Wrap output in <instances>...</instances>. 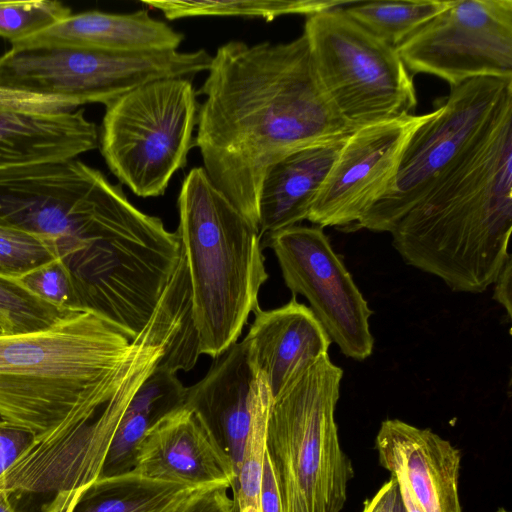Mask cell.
<instances>
[{"label":"cell","mask_w":512,"mask_h":512,"mask_svg":"<svg viewBox=\"0 0 512 512\" xmlns=\"http://www.w3.org/2000/svg\"><path fill=\"white\" fill-rule=\"evenodd\" d=\"M207 71L195 137L202 168L258 228L259 193L271 165L356 128L321 88L303 33L285 43L229 41Z\"/></svg>","instance_id":"cell-1"},{"label":"cell","mask_w":512,"mask_h":512,"mask_svg":"<svg viewBox=\"0 0 512 512\" xmlns=\"http://www.w3.org/2000/svg\"><path fill=\"white\" fill-rule=\"evenodd\" d=\"M0 217L42 240L68 267L85 302L140 292L169 251L162 220L77 158L0 170Z\"/></svg>","instance_id":"cell-2"},{"label":"cell","mask_w":512,"mask_h":512,"mask_svg":"<svg viewBox=\"0 0 512 512\" xmlns=\"http://www.w3.org/2000/svg\"><path fill=\"white\" fill-rule=\"evenodd\" d=\"M512 112L391 230L402 259L452 291L482 293L511 259Z\"/></svg>","instance_id":"cell-3"},{"label":"cell","mask_w":512,"mask_h":512,"mask_svg":"<svg viewBox=\"0 0 512 512\" xmlns=\"http://www.w3.org/2000/svg\"><path fill=\"white\" fill-rule=\"evenodd\" d=\"M146 347L83 310L42 329L0 333V420L36 438L84 421L114 395Z\"/></svg>","instance_id":"cell-4"},{"label":"cell","mask_w":512,"mask_h":512,"mask_svg":"<svg viewBox=\"0 0 512 512\" xmlns=\"http://www.w3.org/2000/svg\"><path fill=\"white\" fill-rule=\"evenodd\" d=\"M180 237L192 288L201 354L235 344L268 279L259 230L202 167L185 176L178 196Z\"/></svg>","instance_id":"cell-5"},{"label":"cell","mask_w":512,"mask_h":512,"mask_svg":"<svg viewBox=\"0 0 512 512\" xmlns=\"http://www.w3.org/2000/svg\"><path fill=\"white\" fill-rule=\"evenodd\" d=\"M343 370L328 354L302 366L273 398L266 453L282 512H340L353 467L335 421Z\"/></svg>","instance_id":"cell-6"},{"label":"cell","mask_w":512,"mask_h":512,"mask_svg":"<svg viewBox=\"0 0 512 512\" xmlns=\"http://www.w3.org/2000/svg\"><path fill=\"white\" fill-rule=\"evenodd\" d=\"M512 112V78L479 77L451 87L412 134L386 193L351 228L391 232Z\"/></svg>","instance_id":"cell-7"},{"label":"cell","mask_w":512,"mask_h":512,"mask_svg":"<svg viewBox=\"0 0 512 512\" xmlns=\"http://www.w3.org/2000/svg\"><path fill=\"white\" fill-rule=\"evenodd\" d=\"M105 107L99 145L110 171L139 197L163 195L195 146L199 104L190 78L143 84Z\"/></svg>","instance_id":"cell-8"},{"label":"cell","mask_w":512,"mask_h":512,"mask_svg":"<svg viewBox=\"0 0 512 512\" xmlns=\"http://www.w3.org/2000/svg\"><path fill=\"white\" fill-rule=\"evenodd\" d=\"M205 50L117 52L75 46L11 48L0 56V88L69 102L107 106L125 93L165 78L207 71Z\"/></svg>","instance_id":"cell-9"},{"label":"cell","mask_w":512,"mask_h":512,"mask_svg":"<svg viewBox=\"0 0 512 512\" xmlns=\"http://www.w3.org/2000/svg\"><path fill=\"white\" fill-rule=\"evenodd\" d=\"M303 34L320 86L348 124L413 114V77L396 48L353 21L343 6L306 16Z\"/></svg>","instance_id":"cell-10"},{"label":"cell","mask_w":512,"mask_h":512,"mask_svg":"<svg viewBox=\"0 0 512 512\" xmlns=\"http://www.w3.org/2000/svg\"><path fill=\"white\" fill-rule=\"evenodd\" d=\"M396 50L410 73L437 76L450 88L512 78V0H450Z\"/></svg>","instance_id":"cell-11"},{"label":"cell","mask_w":512,"mask_h":512,"mask_svg":"<svg viewBox=\"0 0 512 512\" xmlns=\"http://www.w3.org/2000/svg\"><path fill=\"white\" fill-rule=\"evenodd\" d=\"M286 286L304 296L342 354L362 361L374 348L373 311L320 226L295 225L264 236Z\"/></svg>","instance_id":"cell-12"},{"label":"cell","mask_w":512,"mask_h":512,"mask_svg":"<svg viewBox=\"0 0 512 512\" xmlns=\"http://www.w3.org/2000/svg\"><path fill=\"white\" fill-rule=\"evenodd\" d=\"M161 356L160 347L147 346L136 366L96 414L72 427L36 438L0 476V488L11 495L69 494L100 478L122 416Z\"/></svg>","instance_id":"cell-13"},{"label":"cell","mask_w":512,"mask_h":512,"mask_svg":"<svg viewBox=\"0 0 512 512\" xmlns=\"http://www.w3.org/2000/svg\"><path fill=\"white\" fill-rule=\"evenodd\" d=\"M430 115H406L351 132L307 220L322 228L351 230L389 189L406 144Z\"/></svg>","instance_id":"cell-14"},{"label":"cell","mask_w":512,"mask_h":512,"mask_svg":"<svg viewBox=\"0 0 512 512\" xmlns=\"http://www.w3.org/2000/svg\"><path fill=\"white\" fill-rule=\"evenodd\" d=\"M98 145L83 109L0 88V170L77 158Z\"/></svg>","instance_id":"cell-15"},{"label":"cell","mask_w":512,"mask_h":512,"mask_svg":"<svg viewBox=\"0 0 512 512\" xmlns=\"http://www.w3.org/2000/svg\"><path fill=\"white\" fill-rule=\"evenodd\" d=\"M133 470L192 486L234 487L233 462L207 421L184 404L157 419L138 445Z\"/></svg>","instance_id":"cell-16"},{"label":"cell","mask_w":512,"mask_h":512,"mask_svg":"<svg viewBox=\"0 0 512 512\" xmlns=\"http://www.w3.org/2000/svg\"><path fill=\"white\" fill-rule=\"evenodd\" d=\"M376 448L380 464L423 512H462L461 454L448 440L430 429L388 419L381 423Z\"/></svg>","instance_id":"cell-17"},{"label":"cell","mask_w":512,"mask_h":512,"mask_svg":"<svg viewBox=\"0 0 512 512\" xmlns=\"http://www.w3.org/2000/svg\"><path fill=\"white\" fill-rule=\"evenodd\" d=\"M253 313L244 341L274 398L302 366L328 354L332 342L311 309L294 295L281 307H258Z\"/></svg>","instance_id":"cell-18"},{"label":"cell","mask_w":512,"mask_h":512,"mask_svg":"<svg viewBox=\"0 0 512 512\" xmlns=\"http://www.w3.org/2000/svg\"><path fill=\"white\" fill-rule=\"evenodd\" d=\"M349 135L301 147L271 165L264 176L258 199L261 237L307 220Z\"/></svg>","instance_id":"cell-19"},{"label":"cell","mask_w":512,"mask_h":512,"mask_svg":"<svg viewBox=\"0 0 512 512\" xmlns=\"http://www.w3.org/2000/svg\"><path fill=\"white\" fill-rule=\"evenodd\" d=\"M183 34L150 16L146 9L132 13L86 11L71 14L53 26L11 45L75 46L117 52L178 50Z\"/></svg>","instance_id":"cell-20"},{"label":"cell","mask_w":512,"mask_h":512,"mask_svg":"<svg viewBox=\"0 0 512 512\" xmlns=\"http://www.w3.org/2000/svg\"><path fill=\"white\" fill-rule=\"evenodd\" d=\"M145 476L133 469L100 477L69 494H58L42 512H179L210 488Z\"/></svg>","instance_id":"cell-21"},{"label":"cell","mask_w":512,"mask_h":512,"mask_svg":"<svg viewBox=\"0 0 512 512\" xmlns=\"http://www.w3.org/2000/svg\"><path fill=\"white\" fill-rule=\"evenodd\" d=\"M133 343L160 347L157 366L173 373L191 370L201 355L192 288L184 253L153 312Z\"/></svg>","instance_id":"cell-22"},{"label":"cell","mask_w":512,"mask_h":512,"mask_svg":"<svg viewBox=\"0 0 512 512\" xmlns=\"http://www.w3.org/2000/svg\"><path fill=\"white\" fill-rule=\"evenodd\" d=\"M187 387L173 373L157 365L130 400L109 447L101 477L134 467L139 443L160 417L185 404Z\"/></svg>","instance_id":"cell-23"},{"label":"cell","mask_w":512,"mask_h":512,"mask_svg":"<svg viewBox=\"0 0 512 512\" xmlns=\"http://www.w3.org/2000/svg\"><path fill=\"white\" fill-rule=\"evenodd\" d=\"M352 1L333 0H221V1H142L159 10L168 20L190 17L220 16L262 18L272 21L289 14L310 15L338 8Z\"/></svg>","instance_id":"cell-24"},{"label":"cell","mask_w":512,"mask_h":512,"mask_svg":"<svg viewBox=\"0 0 512 512\" xmlns=\"http://www.w3.org/2000/svg\"><path fill=\"white\" fill-rule=\"evenodd\" d=\"M449 1H352L343 10L366 31L396 48L443 11Z\"/></svg>","instance_id":"cell-25"},{"label":"cell","mask_w":512,"mask_h":512,"mask_svg":"<svg viewBox=\"0 0 512 512\" xmlns=\"http://www.w3.org/2000/svg\"><path fill=\"white\" fill-rule=\"evenodd\" d=\"M68 312L36 297L14 278L0 275L1 333L42 329Z\"/></svg>","instance_id":"cell-26"},{"label":"cell","mask_w":512,"mask_h":512,"mask_svg":"<svg viewBox=\"0 0 512 512\" xmlns=\"http://www.w3.org/2000/svg\"><path fill=\"white\" fill-rule=\"evenodd\" d=\"M72 14L59 1H0V36L11 45L28 38Z\"/></svg>","instance_id":"cell-27"},{"label":"cell","mask_w":512,"mask_h":512,"mask_svg":"<svg viewBox=\"0 0 512 512\" xmlns=\"http://www.w3.org/2000/svg\"><path fill=\"white\" fill-rule=\"evenodd\" d=\"M55 258L42 240L0 217V275L17 277Z\"/></svg>","instance_id":"cell-28"},{"label":"cell","mask_w":512,"mask_h":512,"mask_svg":"<svg viewBox=\"0 0 512 512\" xmlns=\"http://www.w3.org/2000/svg\"><path fill=\"white\" fill-rule=\"evenodd\" d=\"M12 278L62 311L79 310L71 273L60 259H52Z\"/></svg>","instance_id":"cell-29"},{"label":"cell","mask_w":512,"mask_h":512,"mask_svg":"<svg viewBox=\"0 0 512 512\" xmlns=\"http://www.w3.org/2000/svg\"><path fill=\"white\" fill-rule=\"evenodd\" d=\"M33 433L0 420V476L33 444Z\"/></svg>","instance_id":"cell-30"},{"label":"cell","mask_w":512,"mask_h":512,"mask_svg":"<svg viewBox=\"0 0 512 512\" xmlns=\"http://www.w3.org/2000/svg\"><path fill=\"white\" fill-rule=\"evenodd\" d=\"M229 488L225 485L207 488L191 498L179 512H235L236 505L228 494Z\"/></svg>","instance_id":"cell-31"},{"label":"cell","mask_w":512,"mask_h":512,"mask_svg":"<svg viewBox=\"0 0 512 512\" xmlns=\"http://www.w3.org/2000/svg\"><path fill=\"white\" fill-rule=\"evenodd\" d=\"M260 512H282L276 478L266 452L263 462Z\"/></svg>","instance_id":"cell-32"},{"label":"cell","mask_w":512,"mask_h":512,"mask_svg":"<svg viewBox=\"0 0 512 512\" xmlns=\"http://www.w3.org/2000/svg\"><path fill=\"white\" fill-rule=\"evenodd\" d=\"M398 496L397 480L391 476L389 481L382 485L373 498L364 503L362 512H395Z\"/></svg>","instance_id":"cell-33"},{"label":"cell","mask_w":512,"mask_h":512,"mask_svg":"<svg viewBox=\"0 0 512 512\" xmlns=\"http://www.w3.org/2000/svg\"><path fill=\"white\" fill-rule=\"evenodd\" d=\"M494 284L493 298L500 305H502L509 317L512 314L511 294H512V263L509 259L499 275L497 276Z\"/></svg>","instance_id":"cell-34"},{"label":"cell","mask_w":512,"mask_h":512,"mask_svg":"<svg viewBox=\"0 0 512 512\" xmlns=\"http://www.w3.org/2000/svg\"><path fill=\"white\" fill-rule=\"evenodd\" d=\"M0 512H17L12 504L11 494L2 488H0Z\"/></svg>","instance_id":"cell-35"},{"label":"cell","mask_w":512,"mask_h":512,"mask_svg":"<svg viewBox=\"0 0 512 512\" xmlns=\"http://www.w3.org/2000/svg\"><path fill=\"white\" fill-rule=\"evenodd\" d=\"M395 512H407L405 507H404V504L402 502V499H401V496H400V492H399V496L397 498Z\"/></svg>","instance_id":"cell-36"},{"label":"cell","mask_w":512,"mask_h":512,"mask_svg":"<svg viewBox=\"0 0 512 512\" xmlns=\"http://www.w3.org/2000/svg\"><path fill=\"white\" fill-rule=\"evenodd\" d=\"M495 512H510L508 511L507 509H505L504 507H500L498 508Z\"/></svg>","instance_id":"cell-37"},{"label":"cell","mask_w":512,"mask_h":512,"mask_svg":"<svg viewBox=\"0 0 512 512\" xmlns=\"http://www.w3.org/2000/svg\"><path fill=\"white\" fill-rule=\"evenodd\" d=\"M0 333H1V329H0Z\"/></svg>","instance_id":"cell-38"}]
</instances>
